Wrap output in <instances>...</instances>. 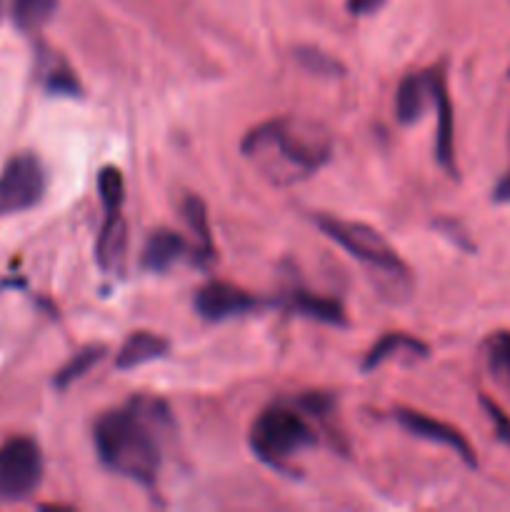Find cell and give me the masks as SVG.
Instances as JSON below:
<instances>
[{
    "instance_id": "obj_1",
    "label": "cell",
    "mask_w": 510,
    "mask_h": 512,
    "mask_svg": "<svg viewBox=\"0 0 510 512\" xmlns=\"http://www.w3.org/2000/svg\"><path fill=\"white\" fill-rule=\"evenodd\" d=\"M170 428L173 420L163 400L135 395L123 408L108 410L95 420V453L110 473L153 488L163 463V438Z\"/></svg>"
},
{
    "instance_id": "obj_2",
    "label": "cell",
    "mask_w": 510,
    "mask_h": 512,
    "mask_svg": "<svg viewBox=\"0 0 510 512\" xmlns=\"http://www.w3.org/2000/svg\"><path fill=\"white\" fill-rule=\"evenodd\" d=\"M240 150L273 185H293L328 163L333 135L318 120L283 115L250 128Z\"/></svg>"
},
{
    "instance_id": "obj_3",
    "label": "cell",
    "mask_w": 510,
    "mask_h": 512,
    "mask_svg": "<svg viewBox=\"0 0 510 512\" xmlns=\"http://www.w3.org/2000/svg\"><path fill=\"white\" fill-rule=\"evenodd\" d=\"M313 223L318 225L325 238L340 245L350 258H355L368 270V275H373L380 293L390 295V300L408 298L413 290V275H410L408 265L400 260L398 250L378 230L358 223V220H343L323 213L313 215Z\"/></svg>"
},
{
    "instance_id": "obj_4",
    "label": "cell",
    "mask_w": 510,
    "mask_h": 512,
    "mask_svg": "<svg viewBox=\"0 0 510 512\" xmlns=\"http://www.w3.org/2000/svg\"><path fill=\"white\" fill-rule=\"evenodd\" d=\"M318 443L313 425L303 418V408L270 405L250 428V448L268 468H288V460Z\"/></svg>"
},
{
    "instance_id": "obj_5",
    "label": "cell",
    "mask_w": 510,
    "mask_h": 512,
    "mask_svg": "<svg viewBox=\"0 0 510 512\" xmlns=\"http://www.w3.org/2000/svg\"><path fill=\"white\" fill-rule=\"evenodd\" d=\"M100 203H103V225L95 240V260L110 275H123L128 258V225L123 218L125 180L115 165H105L98 175Z\"/></svg>"
},
{
    "instance_id": "obj_6",
    "label": "cell",
    "mask_w": 510,
    "mask_h": 512,
    "mask_svg": "<svg viewBox=\"0 0 510 512\" xmlns=\"http://www.w3.org/2000/svg\"><path fill=\"white\" fill-rule=\"evenodd\" d=\"M43 453L33 438L15 435L0 445V500L20 503L40 488Z\"/></svg>"
},
{
    "instance_id": "obj_7",
    "label": "cell",
    "mask_w": 510,
    "mask_h": 512,
    "mask_svg": "<svg viewBox=\"0 0 510 512\" xmlns=\"http://www.w3.org/2000/svg\"><path fill=\"white\" fill-rule=\"evenodd\" d=\"M48 190V173L35 153H18L0 173V218L35 208Z\"/></svg>"
},
{
    "instance_id": "obj_8",
    "label": "cell",
    "mask_w": 510,
    "mask_h": 512,
    "mask_svg": "<svg viewBox=\"0 0 510 512\" xmlns=\"http://www.w3.org/2000/svg\"><path fill=\"white\" fill-rule=\"evenodd\" d=\"M195 313L208 323H223V320L240 318L260 308V300L250 295L248 290L238 288L225 280H210L203 288H198L193 298Z\"/></svg>"
},
{
    "instance_id": "obj_9",
    "label": "cell",
    "mask_w": 510,
    "mask_h": 512,
    "mask_svg": "<svg viewBox=\"0 0 510 512\" xmlns=\"http://www.w3.org/2000/svg\"><path fill=\"white\" fill-rule=\"evenodd\" d=\"M395 420L403 430H408L410 435L420 440H428V443H438L443 448L453 450L460 460H463L468 468H475L478 465V458H475V450L473 445L465 440V435L460 433L458 428L453 425L443 423V420H435L428 418V415L418 413V410H395Z\"/></svg>"
},
{
    "instance_id": "obj_10",
    "label": "cell",
    "mask_w": 510,
    "mask_h": 512,
    "mask_svg": "<svg viewBox=\"0 0 510 512\" xmlns=\"http://www.w3.org/2000/svg\"><path fill=\"white\" fill-rule=\"evenodd\" d=\"M433 103L435 115H438V133H435V160L448 175H458V163H455V113L448 95V83H445L443 68H435L433 75Z\"/></svg>"
},
{
    "instance_id": "obj_11",
    "label": "cell",
    "mask_w": 510,
    "mask_h": 512,
    "mask_svg": "<svg viewBox=\"0 0 510 512\" xmlns=\"http://www.w3.org/2000/svg\"><path fill=\"white\" fill-rule=\"evenodd\" d=\"M193 260L195 263V253L190 240H185L183 235L175 233V230L160 228L153 230L148 235L143 245V255H140V265L150 273H168L175 263L180 260Z\"/></svg>"
},
{
    "instance_id": "obj_12",
    "label": "cell",
    "mask_w": 510,
    "mask_h": 512,
    "mask_svg": "<svg viewBox=\"0 0 510 512\" xmlns=\"http://www.w3.org/2000/svg\"><path fill=\"white\" fill-rule=\"evenodd\" d=\"M433 75L435 68L423 73L405 75L395 90V118L403 125L418 123L425 115L428 105L433 103Z\"/></svg>"
},
{
    "instance_id": "obj_13",
    "label": "cell",
    "mask_w": 510,
    "mask_h": 512,
    "mask_svg": "<svg viewBox=\"0 0 510 512\" xmlns=\"http://www.w3.org/2000/svg\"><path fill=\"white\" fill-rule=\"evenodd\" d=\"M38 78H40V85H43L50 95L78 98V95L83 93L78 75H75V70L70 68L68 60H65L58 50L40 48Z\"/></svg>"
},
{
    "instance_id": "obj_14",
    "label": "cell",
    "mask_w": 510,
    "mask_h": 512,
    "mask_svg": "<svg viewBox=\"0 0 510 512\" xmlns=\"http://www.w3.org/2000/svg\"><path fill=\"white\" fill-rule=\"evenodd\" d=\"M170 343L158 333H150V330H138V333H130L128 340L120 345L118 355H115V368L118 370H133L140 365L150 363V360H158L168 353Z\"/></svg>"
},
{
    "instance_id": "obj_15",
    "label": "cell",
    "mask_w": 510,
    "mask_h": 512,
    "mask_svg": "<svg viewBox=\"0 0 510 512\" xmlns=\"http://www.w3.org/2000/svg\"><path fill=\"white\" fill-rule=\"evenodd\" d=\"M428 358V345L423 340L413 338V335H405V333H388L373 345V348L365 353L363 358V373H370L375 370L378 365H383L385 360L390 358Z\"/></svg>"
},
{
    "instance_id": "obj_16",
    "label": "cell",
    "mask_w": 510,
    "mask_h": 512,
    "mask_svg": "<svg viewBox=\"0 0 510 512\" xmlns=\"http://www.w3.org/2000/svg\"><path fill=\"white\" fill-rule=\"evenodd\" d=\"M183 218L188 223L190 235V245H193L195 253V265H205L213 260L215 255V245H213V235H210V225H208V210H205V203L198 198V195H188L183 200Z\"/></svg>"
},
{
    "instance_id": "obj_17",
    "label": "cell",
    "mask_w": 510,
    "mask_h": 512,
    "mask_svg": "<svg viewBox=\"0 0 510 512\" xmlns=\"http://www.w3.org/2000/svg\"><path fill=\"white\" fill-rule=\"evenodd\" d=\"M285 305H288V310H293V313L305 315V318H310V320H318V323L340 325V328H343V325H348L343 305L333 298H323V295L305 293V290H295V293H288Z\"/></svg>"
},
{
    "instance_id": "obj_18",
    "label": "cell",
    "mask_w": 510,
    "mask_h": 512,
    "mask_svg": "<svg viewBox=\"0 0 510 512\" xmlns=\"http://www.w3.org/2000/svg\"><path fill=\"white\" fill-rule=\"evenodd\" d=\"M103 355H105V345H85V348H80L78 353H75L73 358H70L68 363L55 373L53 385L58 390L70 388V385H73L75 380L83 378L93 365H98L100 360H103Z\"/></svg>"
},
{
    "instance_id": "obj_19",
    "label": "cell",
    "mask_w": 510,
    "mask_h": 512,
    "mask_svg": "<svg viewBox=\"0 0 510 512\" xmlns=\"http://www.w3.org/2000/svg\"><path fill=\"white\" fill-rule=\"evenodd\" d=\"M485 360L490 373L510 388V330H498L485 340Z\"/></svg>"
},
{
    "instance_id": "obj_20",
    "label": "cell",
    "mask_w": 510,
    "mask_h": 512,
    "mask_svg": "<svg viewBox=\"0 0 510 512\" xmlns=\"http://www.w3.org/2000/svg\"><path fill=\"white\" fill-rule=\"evenodd\" d=\"M55 0H13V18L18 28L38 30L50 18Z\"/></svg>"
},
{
    "instance_id": "obj_21",
    "label": "cell",
    "mask_w": 510,
    "mask_h": 512,
    "mask_svg": "<svg viewBox=\"0 0 510 512\" xmlns=\"http://www.w3.org/2000/svg\"><path fill=\"white\" fill-rule=\"evenodd\" d=\"M298 58L303 60L305 68L315 70V73H330V75L343 73V68H340L335 60H330L325 53H320V50H298Z\"/></svg>"
},
{
    "instance_id": "obj_22",
    "label": "cell",
    "mask_w": 510,
    "mask_h": 512,
    "mask_svg": "<svg viewBox=\"0 0 510 512\" xmlns=\"http://www.w3.org/2000/svg\"><path fill=\"white\" fill-rule=\"evenodd\" d=\"M480 405H483V408H485L488 418L493 420L495 435H498L500 443H505L510 448V418H508V415H505L503 410H500L498 405H495L490 398H480Z\"/></svg>"
},
{
    "instance_id": "obj_23",
    "label": "cell",
    "mask_w": 510,
    "mask_h": 512,
    "mask_svg": "<svg viewBox=\"0 0 510 512\" xmlns=\"http://www.w3.org/2000/svg\"><path fill=\"white\" fill-rule=\"evenodd\" d=\"M383 5V0H348V10L353 15H368Z\"/></svg>"
},
{
    "instance_id": "obj_24",
    "label": "cell",
    "mask_w": 510,
    "mask_h": 512,
    "mask_svg": "<svg viewBox=\"0 0 510 512\" xmlns=\"http://www.w3.org/2000/svg\"><path fill=\"white\" fill-rule=\"evenodd\" d=\"M0 10H3V0H0Z\"/></svg>"
}]
</instances>
